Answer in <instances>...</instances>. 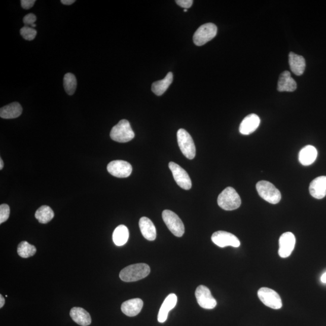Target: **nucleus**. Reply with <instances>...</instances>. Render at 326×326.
<instances>
[{
	"instance_id": "nucleus-3",
	"label": "nucleus",
	"mask_w": 326,
	"mask_h": 326,
	"mask_svg": "<svg viewBox=\"0 0 326 326\" xmlns=\"http://www.w3.org/2000/svg\"><path fill=\"white\" fill-rule=\"evenodd\" d=\"M112 140L119 143L130 141L135 137V134L128 120L123 119L114 126L110 132Z\"/></svg>"
},
{
	"instance_id": "nucleus-9",
	"label": "nucleus",
	"mask_w": 326,
	"mask_h": 326,
	"mask_svg": "<svg viewBox=\"0 0 326 326\" xmlns=\"http://www.w3.org/2000/svg\"><path fill=\"white\" fill-rule=\"evenodd\" d=\"M211 240L215 245L221 248L229 246L237 248L240 245V240L235 235L224 231L214 233L211 236Z\"/></svg>"
},
{
	"instance_id": "nucleus-2",
	"label": "nucleus",
	"mask_w": 326,
	"mask_h": 326,
	"mask_svg": "<svg viewBox=\"0 0 326 326\" xmlns=\"http://www.w3.org/2000/svg\"><path fill=\"white\" fill-rule=\"evenodd\" d=\"M218 204L225 210H234L238 208L241 205V199L235 189L229 187L224 190L218 196Z\"/></svg>"
},
{
	"instance_id": "nucleus-22",
	"label": "nucleus",
	"mask_w": 326,
	"mask_h": 326,
	"mask_svg": "<svg viewBox=\"0 0 326 326\" xmlns=\"http://www.w3.org/2000/svg\"><path fill=\"white\" fill-rule=\"evenodd\" d=\"M23 108L18 102H14L3 106L0 110V117L5 119H12L20 116Z\"/></svg>"
},
{
	"instance_id": "nucleus-34",
	"label": "nucleus",
	"mask_w": 326,
	"mask_h": 326,
	"mask_svg": "<svg viewBox=\"0 0 326 326\" xmlns=\"http://www.w3.org/2000/svg\"><path fill=\"white\" fill-rule=\"evenodd\" d=\"M61 2L63 5H70L74 4L75 1V0H61Z\"/></svg>"
},
{
	"instance_id": "nucleus-5",
	"label": "nucleus",
	"mask_w": 326,
	"mask_h": 326,
	"mask_svg": "<svg viewBox=\"0 0 326 326\" xmlns=\"http://www.w3.org/2000/svg\"><path fill=\"white\" fill-rule=\"evenodd\" d=\"M177 140L184 156L189 160L194 159L196 156V148L194 140L189 132L185 129H179L177 132Z\"/></svg>"
},
{
	"instance_id": "nucleus-32",
	"label": "nucleus",
	"mask_w": 326,
	"mask_h": 326,
	"mask_svg": "<svg viewBox=\"0 0 326 326\" xmlns=\"http://www.w3.org/2000/svg\"><path fill=\"white\" fill-rule=\"evenodd\" d=\"M194 1L193 0H178L176 1L177 5H179L180 7L188 9L191 7Z\"/></svg>"
},
{
	"instance_id": "nucleus-39",
	"label": "nucleus",
	"mask_w": 326,
	"mask_h": 326,
	"mask_svg": "<svg viewBox=\"0 0 326 326\" xmlns=\"http://www.w3.org/2000/svg\"><path fill=\"white\" fill-rule=\"evenodd\" d=\"M184 11H185V12H188V9H185V10H184Z\"/></svg>"
},
{
	"instance_id": "nucleus-11",
	"label": "nucleus",
	"mask_w": 326,
	"mask_h": 326,
	"mask_svg": "<svg viewBox=\"0 0 326 326\" xmlns=\"http://www.w3.org/2000/svg\"><path fill=\"white\" fill-rule=\"evenodd\" d=\"M169 167L172 173L174 179L180 188L185 190L192 188L191 179L185 169L174 162H170Z\"/></svg>"
},
{
	"instance_id": "nucleus-25",
	"label": "nucleus",
	"mask_w": 326,
	"mask_h": 326,
	"mask_svg": "<svg viewBox=\"0 0 326 326\" xmlns=\"http://www.w3.org/2000/svg\"><path fill=\"white\" fill-rule=\"evenodd\" d=\"M129 236V233L128 228L123 225H120L114 231L113 242L117 246L124 245L128 242Z\"/></svg>"
},
{
	"instance_id": "nucleus-17",
	"label": "nucleus",
	"mask_w": 326,
	"mask_h": 326,
	"mask_svg": "<svg viewBox=\"0 0 326 326\" xmlns=\"http://www.w3.org/2000/svg\"><path fill=\"white\" fill-rule=\"evenodd\" d=\"M143 307V300L140 299H134L123 303L121 309L124 314L132 317L140 313Z\"/></svg>"
},
{
	"instance_id": "nucleus-12",
	"label": "nucleus",
	"mask_w": 326,
	"mask_h": 326,
	"mask_svg": "<svg viewBox=\"0 0 326 326\" xmlns=\"http://www.w3.org/2000/svg\"><path fill=\"white\" fill-rule=\"evenodd\" d=\"M107 170L114 176L127 178L130 176L132 167L130 163L123 160L113 161L107 164Z\"/></svg>"
},
{
	"instance_id": "nucleus-35",
	"label": "nucleus",
	"mask_w": 326,
	"mask_h": 326,
	"mask_svg": "<svg viewBox=\"0 0 326 326\" xmlns=\"http://www.w3.org/2000/svg\"><path fill=\"white\" fill-rule=\"evenodd\" d=\"M5 299L1 294V295H0V308H2L3 306L5 305Z\"/></svg>"
},
{
	"instance_id": "nucleus-7",
	"label": "nucleus",
	"mask_w": 326,
	"mask_h": 326,
	"mask_svg": "<svg viewBox=\"0 0 326 326\" xmlns=\"http://www.w3.org/2000/svg\"><path fill=\"white\" fill-rule=\"evenodd\" d=\"M217 31V26L213 23L202 25L195 31L193 38L194 44L197 46L204 45L216 37Z\"/></svg>"
},
{
	"instance_id": "nucleus-29",
	"label": "nucleus",
	"mask_w": 326,
	"mask_h": 326,
	"mask_svg": "<svg viewBox=\"0 0 326 326\" xmlns=\"http://www.w3.org/2000/svg\"><path fill=\"white\" fill-rule=\"evenodd\" d=\"M20 34L24 40L27 41H32L37 34V31L29 26H25L22 27L20 30Z\"/></svg>"
},
{
	"instance_id": "nucleus-31",
	"label": "nucleus",
	"mask_w": 326,
	"mask_h": 326,
	"mask_svg": "<svg viewBox=\"0 0 326 326\" xmlns=\"http://www.w3.org/2000/svg\"><path fill=\"white\" fill-rule=\"evenodd\" d=\"M37 20L35 15L33 14H28L25 16L23 18V22L26 26H32L35 23Z\"/></svg>"
},
{
	"instance_id": "nucleus-30",
	"label": "nucleus",
	"mask_w": 326,
	"mask_h": 326,
	"mask_svg": "<svg viewBox=\"0 0 326 326\" xmlns=\"http://www.w3.org/2000/svg\"><path fill=\"white\" fill-rule=\"evenodd\" d=\"M10 215V208L7 204H3L0 205V224L6 222L9 219Z\"/></svg>"
},
{
	"instance_id": "nucleus-20",
	"label": "nucleus",
	"mask_w": 326,
	"mask_h": 326,
	"mask_svg": "<svg viewBox=\"0 0 326 326\" xmlns=\"http://www.w3.org/2000/svg\"><path fill=\"white\" fill-rule=\"evenodd\" d=\"M289 64L291 71L297 76H301L305 72L306 61L302 56L291 52L289 55Z\"/></svg>"
},
{
	"instance_id": "nucleus-24",
	"label": "nucleus",
	"mask_w": 326,
	"mask_h": 326,
	"mask_svg": "<svg viewBox=\"0 0 326 326\" xmlns=\"http://www.w3.org/2000/svg\"><path fill=\"white\" fill-rule=\"evenodd\" d=\"M173 82V74L169 72L167 74L165 78L162 80L155 82L152 85V91L157 96H161L168 88Z\"/></svg>"
},
{
	"instance_id": "nucleus-38",
	"label": "nucleus",
	"mask_w": 326,
	"mask_h": 326,
	"mask_svg": "<svg viewBox=\"0 0 326 326\" xmlns=\"http://www.w3.org/2000/svg\"><path fill=\"white\" fill-rule=\"evenodd\" d=\"M31 27H36V24H33L32 26H31Z\"/></svg>"
},
{
	"instance_id": "nucleus-8",
	"label": "nucleus",
	"mask_w": 326,
	"mask_h": 326,
	"mask_svg": "<svg viewBox=\"0 0 326 326\" xmlns=\"http://www.w3.org/2000/svg\"><path fill=\"white\" fill-rule=\"evenodd\" d=\"M258 297L265 306L273 309H280L283 306L279 295L273 289L262 287L258 291Z\"/></svg>"
},
{
	"instance_id": "nucleus-21",
	"label": "nucleus",
	"mask_w": 326,
	"mask_h": 326,
	"mask_svg": "<svg viewBox=\"0 0 326 326\" xmlns=\"http://www.w3.org/2000/svg\"><path fill=\"white\" fill-rule=\"evenodd\" d=\"M69 315L73 320L79 325L87 326L91 323L90 313L83 308L75 307L71 309Z\"/></svg>"
},
{
	"instance_id": "nucleus-27",
	"label": "nucleus",
	"mask_w": 326,
	"mask_h": 326,
	"mask_svg": "<svg viewBox=\"0 0 326 326\" xmlns=\"http://www.w3.org/2000/svg\"><path fill=\"white\" fill-rule=\"evenodd\" d=\"M17 252L20 257L28 258L35 254L37 248L35 246L30 244L27 241H23L18 245Z\"/></svg>"
},
{
	"instance_id": "nucleus-1",
	"label": "nucleus",
	"mask_w": 326,
	"mask_h": 326,
	"mask_svg": "<svg viewBox=\"0 0 326 326\" xmlns=\"http://www.w3.org/2000/svg\"><path fill=\"white\" fill-rule=\"evenodd\" d=\"M150 266L146 264H137L128 266L120 273V279L125 282H132L143 279L150 274Z\"/></svg>"
},
{
	"instance_id": "nucleus-33",
	"label": "nucleus",
	"mask_w": 326,
	"mask_h": 326,
	"mask_svg": "<svg viewBox=\"0 0 326 326\" xmlns=\"http://www.w3.org/2000/svg\"><path fill=\"white\" fill-rule=\"evenodd\" d=\"M35 2V0H21V4L22 8L27 10L32 8Z\"/></svg>"
},
{
	"instance_id": "nucleus-6",
	"label": "nucleus",
	"mask_w": 326,
	"mask_h": 326,
	"mask_svg": "<svg viewBox=\"0 0 326 326\" xmlns=\"http://www.w3.org/2000/svg\"><path fill=\"white\" fill-rule=\"evenodd\" d=\"M163 220L171 233L176 237H182L185 232V226L178 215L172 211L165 210L163 211Z\"/></svg>"
},
{
	"instance_id": "nucleus-15",
	"label": "nucleus",
	"mask_w": 326,
	"mask_h": 326,
	"mask_svg": "<svg viewBox=\"0 0 326 326\" xmlns=\"http://www.w3.org/2000/svg\"><path fill=\"white\" fill-rule=\"evenodd\" d=\"M177 296L175 294H170L167 296L161 305L158 315V321L160 323H163L168 317L169 312L176 305Z\"/></svg>"
},
{
	"instance_id": "nucleus-10",
	"label": "nucleus",
	"mask_w": 326,
	"mask_h": 326,
	"mask_svg": "<svg viewBox=\"0 0 326 326\" xmlns=\"http://www.w3.org/2000/svg\"><path fill=\"white\" fill-rule=\"evenodd\" d=\"M195 297L199 305L205 309H213L217 305L216 299L211 295L210 289L205 286L200 285L196 288Z\"/></svg>"
},
{
	"instance_id": "nucleus-28",
	"label": "nucleus",
	"mask_w": 326,
	"mask_h": 326,
	"mask_svg": "<svg viewBox=\"0 0 326 326\" xmlns=\"http://www.w3.org/2000/svg\"><path fill=\"white\" fill-rule=\"evenodd\" d=\"M64 87L66 93L69 96L75 93L77 87V80L74 74L69 73L64 76Z\"/></svg>"
},
{
	"instance_id": "nucleus-13",
	"label": "nucleus",
	"mask_w": 326,
	"mask_h": 326,
	"mask_svg": "<svg viewBox=\"0 0 326 326\" xmlns=\"http://www.w3.org/2000/svg\"><path fill=\"white\" fill-rule=\"evenodd\" d=\"M296 241V237L292 233H284L280 236L278 255L281 258H286L291 256L295 248Z\"/></svg>"
},
{
	"instance_id": "nucleus-18",
	"label": "nucleus",
	"mask_w": 326,
	"mask_h": 326,
	"mask_svg": "<svg viewBox=\"0 0 326 326\" xmlns=\"http://www.w3.org/2000/svg\"><path fill=\"white\" fill-rule=\"evenodd\" d=\"M139 227L146 239L153 241L157 237V231L154 224L147 217H142L139 221Z\"/></svg>"
},
{
	"instance_id": "nucleus-36",
	"label": "nucleus",
	"mask_w": 326,
	"mask_h": 326,
	"mask_svg": "<svg viewBox=\"0 0 326 326\" xmlns=\"http://www.w3.org/2000/svg\"><path fill=\"white\" fill-rule=\"evenodd\" d=\"M321 281L322 283H326V272L325 273L322 275L321 277Z\"/></svg>"
},
{
	"instance_id": "nucleus-37",
	"label": "nucleus",
	"mask_w": 326,
	"mask_h": 326,
	"mask_svg": "<svg viewBox=\"0 0 326 326\" xmlns=\"http://www.w3.org/2000/svg\"><path fill=\"white\" fill-rule=\"evenodd\" d=\"M3 166H4V163H3L2 158H0V169L2 170Z\"/></svg>"
},
{
	"instance_id": "nucleus-23",
	"label": "nucleus",
	"mask_w": 326,
	"mask_h": 326,
	"mask_svg": "<svg viewBox=\"0 0 326 326\" xmlns=\"http://www.w3.org/2000/svg\"><path fill=\"white\" fill-rule=\"evenodd\" d=\"M317 151L312 146H306L300 151L299 153V161L303 166L311 165L317 157Z\"/></svg>"
},
{
	"instance_id": "nucleus-16",
	"label": "nucleus",
	"mask_w": 326,
	"mask_h": 326,
	"mask_svg": "<svg viewBox=\"0 0 326 326\" xmlns=\"http://www.w3.org/2000/svg\"><path fill=\"white\" fill-rule=\"evenodd\" d=\"M310 194L313 198L321 199L326 195V176H321L313 179L310 184Z\"/></svg>"
},
{
	"instance_id": "nucleus-19",
	"label": "nucleus",
	"mask_w": 326,
	"mask_h": 326,
	"mask_svg": "<svg viewBox=\"0 0 326 326\" xmlns=\"http://www.w3.org/2000/svg\"><path fill=\"white\" fill-rule=\"evenodd\" d=\"M297 89V83L291 77L289 71H284L278 79L277 90L280 92H293Z\"/></svg>"
},
{
	"instance_id": "nucleus-26",
	"label": "nucleus",
	"mask_w": 326,
	"mask_h": 326,
	"mask_svg": "<svg viewBox=\"0 0 326 326\" xmlns=\"http://www.w3.org/2000/svg\"><path fill=\"white\" fill-rule=\"evenodd\" d=\"M55 214L51 208L47 205H43L36 211L35 218L41 224H47L51 221Z\"/></svg>"
},
{
	"instance_id": "nucleus-4",
	"label": "nucleus",
	"mask_w": 326,
	"mask_h": 326,
	"mask_svg": "<svg viewBox=\"0 0 326 326\" xmlns=\"http://www.w3.org/2000/svg\"><path fill=\"white\" fill-rule=\"evenodd\" d=\"M259 196L269 203L276 204L281 200L280 192L270 182L261 181L256 185Z\"/></svg>"
},
{
	"instance_id": "nucleus-14",
	"label": "nucleus",
	"mask_w": 326,
	"mask_h": 326,
	"mask_svg": "<svg viewBox=\"0 0 326 326\" xmlns=\"http://www.w3.org/2000/svg\"><path fill=\"white\" fill-rule=\"evenodd\" d=\"M261 119L255 114H251L242 120L239 126V131L243 135H249L254 132L260 125Z\"/></svg>"
}]
</instances>
